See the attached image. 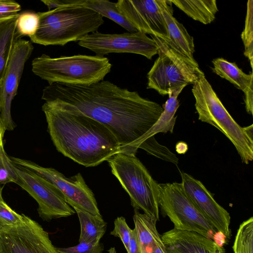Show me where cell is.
<instances>
[{
    "label": "cell",
    "instance_id": "cell-1",
    "mask_svg": "<svg viewBox=\"0 0 253 253\" xmlns=\"http://www.w3.org/2000/svg\"><path fill=\"white\" fill-rule=\"evenodd\" d=\"M42 99L57 108L102 123L114 134L122 152L133 155L163 111L161 105L137 91L104 80L90 84H48L42 90Z\"/></svg>",
    "mask_w": 253,
    "mask_h": 253
},
{
    "label": "cell",
    "instance_id": "cell-2",
    "mask_svg": "<svg viewBox=\"0 0 253 253\" xmlns=\"http://www.w3.org/2000/svg\"><path fill=\"white\" fill-rule=\"evenodd\" d=\"M42 108L56 149L78 164L85 167H95L122 152L114 134L102 123L46 102Z\"/></svg>",
    "mask_w": 253,
    "mask_h": 253
},
{
    "label": "cell",
    "instance_id": "cell-3",
    "mask_svg": "<svg viewBox=\"0 0 253 253\" xmlns=\"http://www.w3.org/2000/svg\"><path fill=\"white\" fill-rule=\"evenodd\" d=\"M39 23L31 41L43 45L64 46L80 41L86 35L97 32L104 23L97 12L82 5L58 7L37 12Z\"/></svg>",
    "mask_w": 253,
    "mask_h": 253
},
{
    "label": "cell",
    "instance_id": "cell-4",
    "mask_svg": "<svg viewBox=\"0 0 253 253\" xmlns=\"http://www.w3.org/2000/svg\"><path fill=\"white\" fill-rule=\"evenodd\" d=\"M198 119L222 132L235 146L243 163L253 160V125L241 127L225 108L204 73L193 84Z\"/></svg>",
    "mask_w": 253,
    "mask_h": 253
},
{
    "label": "cell",
    "instance_id": "cell-5",
    "mask_svg": "<svg viewBox=\"0 0 253 253\" xmlns=\"http://www.w3.org/2000/svg\"><path fill=\"white\" fill-rule=\"evenodd\" d=\"M112 64L106 57L75 55L52 58L42 54L33 59L32 71L49 84H90L103 80Z\"/></svg>",
    "mask_w": 253,
    "mask_h": 253
},
{
    "label": "cell",
    "instance_id": "cell-6",
    "mask_svg": "<svg viewBox=\"0 0 253 253\" xmlns=\"http://www.w3.org/2000/svg\"><path fill=\"white\" fill-rule=\"evenodd\" d=\"M107 161L129 196L134 210H142L159 220V183L135 155L119 152Z\"/></svg>",
    "mask_w": 253,
    "mask_h": 253
},
{
    "label": "cell",
    "instance_id": "cell-7",
    "mask_svg": "<svg viewBox=\"0 0 253 253\" xmlns=\"http://www.w3.org/2000/svg\"><path fill=\"white\" fill-rule=\"evenodd\" d=\"M151 37L157 44L158 57L147 74V88L169 95L175 89L193 84L204 74L196 60L179 54L163 40Z\"/></svg>",
    "mask_w": 253,
    "mask_h": 253
},
{
    "label": "cell",
    "instance_id": "cell-8",
    "mask_svg": "<svg viewBox=\"0 0 253 253\" xmlns=\"http://www.w3.org/2000/svg\"><path fill=\"white\" fill-rule=\"evenodd\" d=\"M159 205L174 228L197 232L214 240L216 229L198 211L181 183H159Z\"/></svg>",
    "mask_w": 253,
    "mask_h": 253
},
{
    "label": "cell",
    "instance_id": "cell-9",
    "mask_svg": "<svg viewBox=\"0 0 253 253\" xmlns=\"http://www.w3.org/2000/svg\"><path fill=\"white\" fill-rule=\"evenodd\" d=\"M10 158L15 165L37 173L55 186L62 192L68 204L73 209L101 216L94 195L81 173L67 177L53 168H44L29 160Z\"/></svg>",
    "mask_w": 253,
    "mask_h": 253
},
{
    "label": "cell",
    "instance_id": "cell-10",
    "mask_svg": "<svg viewBox=\"0 0 253 253\" xmlns=\"http://www.w3.org/2000/svg\"><path fill=\"white\" fill-rule=\"evenodd\" d=\"M15 169L18 177L16 184L36 201L38 211L42 220L50 221L75 213L74 209L66 202L62 192L51 183L37 173L15 164Z\"/></svg>",
    "mask_w": 253,
    "mask_h": 253
},
{
    "label": "cell",
    "instance_id": "cell-11",
    "mask_svg": "<svg viewBox=\"0 0 253 253\" xmlns=\"http://www.w3.org/2000/svg\"><path fill=\"white\" fill-rule=\"evenodd\" d=\"M78 44L100 57L111 53H131L151 60L158 52L155 40L140 31L119 34L97 31L86 35L78 42Z\"/></svg>",
    "mask_w": 253,
    "mask_h": 253
},
{
    "label": "cell",
    "instance_id": "cell-12",
    "mask_svg": "<svg viewBox=\"0 0 253 253\" xmlns=\"http://www.w3.org/2000/svg\"><path fill=\"white\" fill-rule=\"evenodd\" d=\"M22 215L21 222L0 228V253H59L42 226Z\"/></svg>",
    "mask_w": 253,
    "mask_h": 253
},
{
    "label": "cell",
    "instance_id": "cell-13",
    "mask_svg": "<svg viewBox=\"0 0 253 253\" xmlns=\"http://www.w3.org/2000/svg\"><path fill=\"white\" fill-rule=\"evenodd\" d=\"M34 46L31 41L19 39L15 43L0 86V114L4 131L15 127L11 115L12 101L17 94L26 62L31 56Z\"/></svg>",
    "mask_w": 253,
    "mask_h": 253
},
{
    "label": "cell",
    "instance_id": "cell-14",
    "mask_svg": "<svg viewBox=\"0 0 253 253\" xmlns=\"http://www.w3.org/2000/svg\"><path fill=\"white\" fill-rule=\"evenodd\" d=\"M168 0H119L120 13L138 31L163 41L168 39L163 11Z\"/></svg>",
    "mask_w": 253,
    "mask_h": 253
},
{
    "label": "cell",
    "instance_id": "cell-15",
    "mask_svg": "<svg viewBox=\"0 0 253 253\" xmlns=\"http://www.w3.org/2000/svg\"><path fill=\"white\" fill-rule=\"evenodd\" d=\"M182 188L193 205L204 217L226 239L231 236L229 213L219 205L211 192L191 175L181 174Z\"/></svg>",
    "mask_w": 253,
    "mask_h": 253
},
{
    "label": "cell",
    "instance_id": "cell-16",
    "mask_svg": "<svg viewBox=\"0 0 253 253\" xmlns=\"http://www.w3.org/2000/svg\"><path fill=\"white\" fill-rule=\"evenodd\" d=\"M167 253H216V243L197 232L173 228L161 235Z\"/></svg>",
    "mask_w": 253,
    "mask_h": 253
},
{
    "label": "cell",
    "instance_id": "cell-17",
    "mask_svg": "<svg viewBox=\"0 0 253 253\" xmlns=\"http://www.w3.org/2000/svg\"><path fill=\"white\" fill-rule=\"evenodd\" d=\"M212 72L229 81L245 94V103L248 113L253 112V74L244 73L235 63L230 62L223 58L212 61Z\"/></svg>",
    "mask_w": 253,
    "mask_h": 253
},
{
    "label": "cell",
    "instance_id": "cell-18",
    "mask_svg": "<svg viewBox=\"0 0 253 253\" xmlns=\"http://www.w3.org/2000/svg\"><path fill=\"white\" fill-rule=\"evenodd\" d=\"M172 4L170 0H168L163 11L168 34V39L164 41L179 54L191 60H195L193 38L189 35L183 24L173 16Z\"/></svg>",
    "mask_w": 253,
    "mask_h": 253
},
{
    "label": "cell",
    "instance_id": "cell-19",
    "mask_svg": "<svg viewBox=\"0 0 253 253\" xmlns=\"http://www.w3.org/2000/svg\"><path fill=\"white\" fill-rule=\"evenodd\" d=\"M133 219L142 253H153L156 247L162 241L155 217L138 210H134Z\"/></svg>",
    "mask_w": 253,
    "mask_h": 253
},
{
    "label": "cell",
    "instance_id": "cell-20",
    "mask_svg": "<svg viewBox=\"0 0 253 253\" xmlns=\"http://www.w3.org/2000/svg\"><path fill=\"white\" fill-rule=\"evenodd\" d=\"M184 87L175 89L169 93L168 99L162 106L163 112L157 122L144 136L141 143L158 133L173 132L176 118L175 114L179 106L178 96Z\"/></svg>",
    "mask_w": 253,
    "mask_h": 253
},
{
    "label": "cell",
    "instance_id": "cell-21",
    "mask_svg": "<svg viewBox=\"0 0 253 253\" xmlns=\"http://www.w3.org/2000/svg\"><path fill=\"white\" fill-rule=\"evenodd\" d=\"M189 17L203 24H208L215 19L218 11L215 0H170Z\"/></svg>",
    "mask_w": 253,
    "mask_h": 253
},
{
    "label": "cell",
    "instance_id": "cell-22",
    "mask_svg": "<svg viewBox=\"0 0 253 253\" xmlns=\"http://www.w3.org/2000/svg\"><path fill=\"white\" fill-rule=\"evenodd\" d=\"M74 210L77 213L80 223L79 243H99L107 228V223L102 216L94 215L76 208Z\"/></svg>",
    "mask_w": 253,
    "mask_h": 253
},
{
    "label": "cell",
    "instance_id": "cell-23",
    "mask_svg": "<svg viewBox=\"0 0 253 253\" xmlns=\"http://www.w3.org/2000/svg\"><path fill=\"white\" fill-rule=\"evenodd\" d=\"M18 17L0 24V86L2 83L13 46L15 42L20 39L16 32Z\"/></svg>",
    "mask_w": 253,
    "mask_h": 253
},
{
    "label": "cell",
    "instance_id": "cell-24",
    "mask_svg": "<svg viewBox=\"0 0 253 253\" xmlns=\"http://www.w3.org/2000/svg\"><path fill=\"white\" fill-rule=\"evenodd\" d=\"M82 5L113 21L128 32L138 31L120 13L116 2L105 0H84Z\"/></svg>",
    "mask_w": 253,
    "mask_h": 253
},
{
    "label": "cell",
    "instance_id": "cell-25",
    "mask_svg": "<svg viewBox=\"0 0 253 253\" xmlns=\"http://www.w3.org/2000/svg\"><path fill=\"white\" fill-rule=\"evenodd\" d=\"M233 250L234 253H253V217L244 221L240 225Z\"/></svg>",
    "mask_w": 253,
    "mask_h": 253
},
{
    "label": "cell",
    "instance_id": "cell-26",
    "mask_svg": "<svg viewBox=\"0 0 253 253\" xmlns=\"http://www.w3.org/2000/svg\"><path fill=\"white\" fill-rule=\"evenodd\" d=\"M241 37L245 48L244 55L248 58L251 67L253 68V1L252 0H249L247 2L245 28L241 35Z\"/></svg>",
    "mask_w": 253,
    "mask_h": 253
},
{
    "label": "cell",
    "instance_id": "cell-27",
    "mask_svg": "<svg viewBox=\"0 0 253 253\" xmlns=\"http://www.w3.org/2000/svg\"><path fill=\"white\" fill-rule=\"evenodd\" d=\"M18 175L15 169V164L6 154L4 148L3 139L0 141V190L1 184L8 183H17Z\"/></svg>",
    "mask_w": 253,
    "mask_h": 253
},
{
    "label": "cell",
    "instance_id": "cell-28",
    "mask_svg": "<svg viewBox=\"0 0 253 253\" xmlns=\"http://www.w3.org/2000/svg\"><path fill=\"white\" fill-rule=\"evenodd\" d=\"M39 23L38 13L26 11L20 13L17 20L16 32L19 39L29 38L36 32Z\"/></svg>",
    "mask_w": 253,
    "mask_h": 253
},
{
    "label": "cell",
    "instance_id": "cell-29",
    "mask_svg": "<svg viewBox=\"0 0 253 253\" xmlns=\"http://www.w3.org/2000/svg\"><path fill=\"white\" fill-rule=\"evenodd\" d=\"M0 192V228L14 225L21 222L23 215L11 209L4 201Z\"/></svg>",
    "mask_w": 253,
    "mask_h": 253
},
{
    "label": "cell",
    "instance_id": "cell-30",
    "mask_svg": "<svg viewBox=\"0 0 253 253\" xmlns=\"http://www.w3.org/2000/svg\"><path fill=\"white\" fill-rule=\"evenodd\" d=\"M132 231V229L128 226L125 217L120 216L114 220V228L110 234L119 237L127 251Z\"/></svg>",
    "mask_w": 253,
    "mask_h": 253
},
{
    "label": "cell",
    "instance_id": "cell-31",
    "mask_svg": "<svg viewBox=\"0 0 253 253\" xmlns=\"http://www.w3.org/2000/svg\"><path fill=\"white\" fill-rule=\"evenodd\" d=\"M21 5L12 0H0V24L18 17Z\"/></svg>",
    "mask_w": 253,
    "mask_h": 253
},
{
    "label": "cell",
    "instance_id": "cell-32",
    "mask_svg": "<svg viewBox=\"0 0 253 253\" xmlns=\"http://www.w3.org/2000/svg\"><path fill=\"white\" fill-rule=\"evenodd\" d=\"M104 245L100 242L97 244L82 242L68 248H57L59 253H102Z\"/></svg>",
    "mask_w": 253,
    "mask_h": 253
},
{
    "label": "cell",
    "instance_id": "cell-33",
    "mask_svg": "<svg viewBox=\"0 0 253 253\" xmlns=\"http://www.w3.org/2000/svg\"><path fill=\"white\" fill-rule=\"evenodd\" d=\"M84 0H41L48 10L58 7L71 5H82Z\"/></svg>",
    "mask_w": 253,
    "mask_h": 253
},
{
    "label": "cell",
    "instance_id": "cell-34",
    "mask_svg": "<svg viewBox=\"0 0 253 253\" xmlns=\"http://www.w3.org/2000/svg\"><path fill=\"white\" fill-rule=\"evenodd\" d=\"M127 253H142L135 229H132L128 244Z\"/></svg>",
    "mask_w": 253,
    "mask_h": 253
},
{
    "label": "cell",
    "instance_id": "cell-35",
    "mask_svg": "<svg viewBox=\"0 0 253 253\" xmlns=\"http://www.w3.org/2000/svg\"><path fill=\"white\" fill-rule=\"evenodd\" d=\"M153 253H167L166 247L163 241L155 248Z\"/></svg>",
    "mask_w": 253,
    "mask_h": 253
},
{
    "label": "cell",
    "instance_id": "cell-36",
    "mask_svg": "<svg viewBox=\"0 0 253 253\" xmlns=\"http://www.w3.org/2000/svg\"><path fill=\"white\" fill-rule=\"evenodd\" d=\"M5 131L2 126L1 118H0V141L1 139H3Z\"/></svg>",
    "mask_w": 253,
    "mask_h": 253
},
{
    "label": "cell",
    "instance_id": "cell-37",
    "mask_svg": "<svg viewBox=\"0 0 253 253\" xmlns=\"http://www.w3.org/2000/svg\"><path fill=\"white\" fill-rule=\"evenodd\" d=\"M225 251L222 247L220 246L218 243L216 245V253H224Z\"/></svg>",
    "mask_w": 253,
    "mask_h": 253
},
{
    "label": "cell",
    "instance_id": "cell-38",
    "mask_svg": "<svg viewBox=\"0 0 253 253\" xmlns=\"http://www.w3.org/2000/svg\"><path fill=\"white\" fill-rule=\"evenodd\" d=\"M0 192H2V190H0Z\"/></svg>",
    "mask_w": 253,
    "mask_h": 253
}]
</instances>
